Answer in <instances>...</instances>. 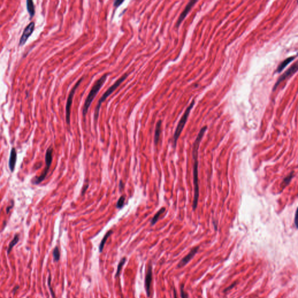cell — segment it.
<instances>
[{"label": "cell", "instance_id": "1", "mask_svg": "<svg viewBox=\"0 0 298 298\" xmlns=\"http://www.w3.org/2000/svg\"><path fill=\"white\" fill-rule=\"evenodd\" d=\"M207 127L205 126L200 130L196 140L193 145L192 157L193 160V184H194V198L193 201L192 208L193 210L195 211L197 207L198 200L199 198V185L198 178V150L200 142L205 135Z\"/></svg>", "mask_w": 298, "mask_h": 298}, {"label": "cell", "instance_id": "2", "mask_svg": "<svg viewBox=\"0 0 298 298\" xmlns=\"http://www.w3.org/2000/svg\"><path fill=\"white\" fill-rule=\"evenodd\" d=\"M110 75V73H106L104 74L102 77H100L94 83L93 86H92L89 93L88 94L86 99L85 102L83 105V107L82 109V114L83 117L85 118L86 114H87L88 110L90 108V106L91 105V104L93 102V101L96 97V95L99 93L101 88L102 87V86L105 82L106 81L107 77Z\"/></svg>", "mask_w": 298, "mask_h": 298}, {"label": "cell", "instance_id": "3", "mask_svg": "<svg viewBox=\"0 0 298 298\" xmlns=\"http://www.w3.org/2000/svg\"><path fill=\"white\" fill-rule=\"evenodd\" d=\"M128 77V74H125L124 75H122L110 87H109L107 90V91L102 94V96L99 100L97 106L95 108L94 114V121L95 125H96V122H97L98 118H99V117L100 110V108L102 107V102H104L107 99V98L108 96H110L111 94L112 93L117 89L118 87H119V86L127 79V77Z\"/></svg>", "mask_w": 298, "mask_h": 298}, {"label": "cell", "instance_id": "4", "mask_svg": "<svg viewBox=\"0 0 298 298\" xmlns=\"http://www.w3.org/2000/svg\"><path fill=\"white\" fill-rule=\"evenodd\" d=\"M195 100H193L190 103V104L189 105V107L187 108L185 113L184 114L182 118L179 121V123L177 125V127L176 128V130L175 131L174 137H173V147L174 149H175V147H176V146L177 144V141L179 139V136H180L185 126V124L187 122V118H188V117L189 115L190 112L191 111V110L193 108V107L195 105Z\"/></svg>", "mask_w": 298, "mask_h": 298}, {"label": "cell", "instance_id": "5", "mask_svg": "<svg viewBox=\"0 0 298 298\" xmlns=\"http://www.w3.org/2000/svg\"><path fill=\"white\" fill-rule=\"evenodd\" d=\"M52 153H53V149L50 146L46 151L45 155V168L39 177H35L32 180V183L34 185H38L40 182H42L44 179L45 178L51 166L52 161Z\"/></svg>", "mask_w": 298, "mask_h": 298}, {"label": "cell", "instance_id": "6", "mask_svg": "<svg viewBox=\"0 0 298 298\" xmlns=\"http://www.w3.org/2000/svg\"><path fill=\"white\" fill-rule=\"evenodd\" d=\"M83 79H84V77H82L81 78L79 79V80L77 82L76 84L72 87V89H71L70 93L69 94L68 99H67V104H66V107H65L66 122H67V124H68V125L70 124V120H71L70 119V118H71V106H72V104L73 99H74L75 93V92L77 91V89L78 88V87L80 85V83L83 81Z\"/></svg>", "mask_w": 298, "mask_h": 298}, {"label": "cell", "instance_id": "7", "mask_svg": "<svg viewBox=\"0 0 298 298\" xmlns=\"http://www.w3.org/2000/svg\"><path fill=\"white\" fill-rule=\"evenodd\" d=\"M153 278V270H152V265L149 263L147 265L146 268V273L145 275V287L146 293L148 297L150 295V287Z\"/></svg>", "mask_w": 298, "mask_h": 298}, {"label": "cell", "instance_id": "8", "mask_svg": "<svg viewBox=\"0 0 298 298\" xmlns=\"http://www.w3.org/2000/svg\"><path fill=\"white\" fill-rule=\"evenodd\" d=\"M297 71H298V65H297V63L296 62L294 65L292 66L290 68L288 69L287 71H285V73L283 74L281 77L278 78V80L277 81V82L275 83V84L273 87V91H275L276 90V89L277 88V87L279 86V85L282 82L285 80L287 78L292 76L294 74H295L297 72Z\"/></svg>", "mask_w": 298, "mask_h": 298}, {"label": "cell", "instance_id": "9", "mask_svg": "<svg viewBox=\"0 0 298 298\" xmlns=\"http://www.w3.org/2000/svg\"><path fill=\"white\" fill-rule=\"evenodd\" d=\"M34 28H35V24L33 22H30L26 27L19 40V46H22L25 44L28 38L33 33Z\"/></svg>", "mask_w": 298, "mask_h": 298}, {"label": "cell", "instance_id": "10", "mask_svg": "<svg viewBox=\"0 0 298 298\" xmlns=\"http://www.w3.org/2000/svg\"><path fill=\"white\" fill-rule=\"evenodd\" d=\"M197 1H190L188 2L187 6L185 7V9H184V11H182V12L180 14V16H179V18L177 22V24H176V27L178 28L179 27V26L181 24L182 22L184 20V19L185 18V17H187L188 13L190 12V11L191 10V9L193 8V7L195 5L196 2Z\"/></svg>", "mask_w": 298, "mask_h": 298}, {"label": "cell", "instance_id": "11", "mask_svg": "<svg viewBox=\"0 0 298 298\" xmlns=\"http://www.w3.org/2000/svg\"><path fill=\"white\" fill-rule=\"evenodd\" d=\"M199 249V246H196V247H193L190 251V252L187 254V255L185 257H184L180 262H179V263L177 265V267L178 268H181L184 266H185L186 264H187L189 262L190 260L195 256V255H196V253H197L198 250Z\"/></svg>", "mask_w": 298, "mask_h": 298}, {"label": "cell", "instance_id": "12", "mask_svg": "<svg viewBox=\"0 0 298 298\" xmlns=\"http://www.w3.org/2000/svg\"><path fill=\"white\" fill-rule=\"evenodd\" d=\"M17 160V154L15 148L13 147L11 149L9 159V167L11 172H13L15 169L16 162Z\"/></svg>", "mask_w": 298, "mask_h": 298}, {"label": "cell", "instance_id": "13", "mask_svg": "<svg viewBox=\"0 0 298 298\" xmlns=\"http://www.w3.org/2000/svg\"><path fill=\"white\" fill-rule=\"evenodd\" d=\"M295 58H296V56H292V57H290L289 58L283 61L281 64L278 65V68L275 72V73H280L282 71V70L284 69L285 68L288 64H290V63L291 62H292Z\"/></svg>", "mask_w": 298, "mask_h": 298}, {"label": "cell", "instance_id": "14", "mask_svg": "<svg viewBox=\"0 0 298 298\" xmlns=\"http://www.w3.org/2000/svg\"><path fill=\"white\" fill-rule=\"evenodd\" d=\"M162 120H159L155 126V133H154V143L155 145H157L160 139V134H161V128H162Z\"/></svg>", "mask_w": 298, "mask_h": 298}, {"label": "cell", "instance_id": "15", "mask_svg": "<svg viewBox=\"0 0 298 298\" xmlns=\"http://www.w3.org/2000/svg\"><path fill=\"white\" fill-rule=\"evenodd\" d=\"M26 8L30 15V18L33 17L35 14V8L33 1L28 0L26 1Z\"/></svg>", "mask_w": 298, "mask_h": 298}, {"label": "cell", "instance_id": "16", "mask_svg": "<svg viewBox=\"0 0 298 298\" xmlns=\"http://www.w3.org/2000/svg\"><path fill=\"white\" fill-rule=\"evenodd\" d=\"M112 233H113V231H112V230H110V231H108V232L106 233V234L104 235V237H103V238H102V241H101V242H100V245H99V252H100V253H102V250H103V249H104V245H105V243H106V242H107V239H108V238L111 236Z\"/></svg>", "mask_w": 298, "mask_h": 298}, {"label": "cell", "instance_id": "17", "mask_svg": "<svg viewBox=\"0 0 298 298\" xmlns=\"http://www.w3.org/2000/svg\"><path fill=\"white\" fill-rule=\"evenodd\" d=\"M165 211V207H162L160 210H159L158 211L157 213L155 214V215L154 216L153 219L151 221V225L152 226H153L154 225H155L157 223V222L158 221V220H159L160 217L161 216V215H162V214L164 213Z\"/></svg>", "mask_w": 298, "mask_h": 298}, {"label": "cell", "instance_id": "18", "mask_svg": "<svg viewBox=\"0 0 298 298\" xmlns=\"http://www.w3.org/2000/svg\"><path fill=\"white\" fill-rule=\"evenodd\" d=\"M293 173H294V172L292 171L290 175H288L287 177H285L284 179H283V181L281 183V187H282V189H284L287 185H288L290 182L291 181V180L294 177Z\"/></svg>", "mask_w": 298, "mask_h": 298}, {"label": "cell", "instance_id": "19", "mask_svg": "<svg viewBox=\"0 0 298 298\" xmlns=\"http://www.w3.org/2000/svg\"><path fill=\"white\" fill-rule=\"evenodd\" d=\"M19 235L17 234V235H15V236L14 237V238L12 240V241L10 242V243L9 245L8 253H9L11 252V251L12 250V248L17 244V242H19Z\"/></svg>", "mask_w": 298, "mask_h": 298}, {"label": "cell", "instance_id": "20", "mask_svg": "<svg viewBox=\"0 0 298 298\" xmlns=\"http://www.w3.org/2000/svg\"><path fill=\"white\" fill-rule=\"evenodd\" d=\"M127 261V258L126 257H123L122 259H121V260H120L119 262V264L118 265V267H117V273L115 274V277H118L120 274V273L121 271V270L122 268V267L123 265L125 264V262Z\"/></svg>", "mask_w": 298, "mask_h": 298}, {"label": "cell", "instance_id": "21", "mask_svg": "<svg viewBox=\"0 0 298 298\" xmlns=\"http://www.w3.org/2000/svg\"><path fill=\"white\" fill-rule=\"evenodd\" d=\"M53 257L54 260L55 262H58L60 259V252L59 248L56 246L53 250Z\"/></svg>", "mask_w": 298, "mask_h": 298}, {"label": "cell", "instance_id": "22", "mask_svg": "<svg viewBox=\"0 0 298 298\" xmlns=\"http://www.w3.org/2000/svg\"><path fill=\"white\" fill-rule=\"evenodd\" d=\"M125 197L124 196H122L120 197V198L119 199V200H118L117 202V207L118 209H122V207L124 206V203H125Z\"/></svg>", "mask_w": 298, "mask_h": 298}, {"label": "cell", "instance_id": "23", "mask_svg": "<svg viewBox=\"0 0 298 298\" xmlns=\"http://www.w3.org/2000/svg\"><path fill=\"white\" fill-rule=\"evenodd\" d=\"M180 296H181V298H189V296H188V295H187V292L184 290V284H182V285H180Z\"/></svg>", "mask_w": 298, "mask_h": 298}, {"label": "cell", "instance_id": "24", "mask_svg": "<svg viewBox=\"0 0 298 298\" xmlns=\"http://www.w3.org/2000/svg\"><path fill=\"white\" fill-rule=\"evenodd\" d=\"M48 284H49V287L50 288V292H51V295L52 296L53 298H55V295H54V293L52 290V289L51 288V275H49V280H48Z\"/></svg>", "mask_w": 298, "mask_h": 298}, {"label": "cell", "instance_id": "25", "mask_svg": "<svg viewBox=\"0 0 298 298\" xmlns=\"http://www.w3.org/2000/svg\"><path fill=\"white\" fill-rule=\"evenodd\" d=\"M123 2H124V1L123 0H121V1H120V0H116L114 2V6L115 7V8H118L119 7L120 5H121Z\"/></svg>", "mask_w": 298, "mask_h": 298}, {"label": "cell", "instance_id": "26", "mask_svg": "<svg viewBox=\"0 0 298 298\" xmlns=\"http://www.w3.org/2000/svg\"><path fill=\"white\" fill-rule=\"evenodd\" d=\"M14 207V203H13V202H12V205H11L8 206V207L7 208L6 212H7V214H8V213L10 212V210L12 209V207Z\"/></svg>", "mask_w": 298, "mask_h": 298}, {"label": "cell", "instance_id": "27", "mask_svg": "<svg viewBox=\"0 0 298 298\" xmlns=\"http://www.w3.org/2000/svg\"><path fill=\"white\" fill-rule=\"evenodd\" d=\"M123 189H124V184L122 183V180H120V183H119V189H120V191H121Z\"/></svg>", "mask_w": 298, "mask_h": 298}, {"label": "cell", "instance_id": "28", "mask_svg": "<svg viewBox=\"0 0 298 298\" xmlns=\"http://www.w3.org/2000/svg\"><path fill=\"white\" fill-rule=\"evenodd\" d=\"M296 214H297V210H296V213H295V222H294V223H295V227H296V228H297V224H297V223H296V222H297V221H296L297 216H296Z\"/></svg>", "mask_w": 298, "mask_h": 298}, {"label": "cell", "instance_id": "29", "mask_svg": "<svg viewBox=\"0 0 298 298\" xmlns=\"http://www.w3.org/2000/svg\"><path fill=\"white\" fill-rule=\"evenodd\" d=\"M174 298H178L177 293L175 288H174Z\"/></svg>", "mask_w": 298, "mask_h": 298}, {"label": "cell", "instance_id": "30", "mask_svg": "<svg viewBox=\"0 0 298 298\" xmlns=\"http://www.w3.org/2000/svg\"><path fill=\"white\" fill-rule=\"evenodd\" d=\"M235 284H236V282H235V283L234 284V285H231V286L230 287H229V288H227L226 290H224V292H226V291H227V290H231V288H232V287H235Z\"/></svg>", "mask_w": 298, "mask_h": 298}]
</instances>
